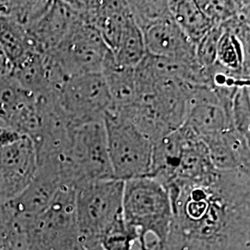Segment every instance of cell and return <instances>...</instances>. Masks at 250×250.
<instances>
[{
    "mask_svg": "<svg viewBox=\"0 0 250 250\" xmlns=\"http://www.w3.org/2000/svg\"><path fill=\"white\" fill-rule=\"evenodd\" d=\"M146 54L185 61L196 60V45L182 32L171 16L142 31Z\"/></svg>",
    "mask_w": 250,
    "mask_h": 250,
    "instance_id": "cell-12",
    "label": "cell"
},
{
    "mask_svg": "<svg viewBox=\"0 0 250 250\" xmlns=\"http://www.w3.org/2000/svg\"><path fill=\"white\" fill-rule=\"evenodd\" d=\"M135 243L136 238L126 229L122 220L103 237L100 248L102 250H133Z\"/></svg>",
    "mask_w": 250,
    "mask_h": 250,
    "instance_id": "cell-24",
    "label": "cell"
},
{
    "mask_svg": "<svg viewBox=\"0 0 250 250\" xmlns=\"http://www.w3.org/2000/svg\"><path fill=\"white\" fill-rule=\"evenodd\" d=\"M128 5L134 22L141 32L162 19L171 16L169 1L136 0L128 1Z\"/></svg>",
    "mask_w": 250,
    "mask_h": 250,
    "instance_id": "cell-20",
    "label": "cell"
},
{
    "mask_svg": "<svg viewBox=\"0 0 250 250\" xmlns=\"http://www.w3.org/2000/svg\"><path fill=\"white\" fill-rule=\"evenodd\" d=\"M103 75L110 97V109L107 113L126 116L138 99L134 69L120 67L112 59Z\"/></svg>",
    "mask_w": 250,
    "mask_h": 250,
    "instance_id": "cell-14",
    "label": "cell"
},
{
    "mask_svg": "<svg viewBox=\"0 0 250 250\" xmlns=\"http://www.w3.org/2000/svg\"><path fill=\"white\" fill-rule=\"evenodd\" d=\"M124 182L90 181L75 188V215L83 250H102L100 243L123 220Z\"/></svg>",
    "mask_w": 250,
    "mask_h": 250,
    "instance_id": "cell-3",
    "label": "cell"
},
{
    "mask_svg": "<svg viewBox=\"0 0 250 250\" xmlns=\"http://www.w3.org/2000/svg\"><path fill=\"white\" fill-rule=\"evenodd\" d=\"M104 125L113 177L125 182L148 176L153 155L151 140L127 117L107 113Z\"/></svg>",
    "mask_w": 250,
    "mask_h": 250,
    "instance_id": "cell-6",
    "label": "cell"
},
{
    "mask_svg": "<svg viewBox=\"0 0 250 250\" xmlns=\"http://www.w3.org/2000/svg\"></svg>",
    "mask_w": 250,
    "mask_h": 250,
    "instance_id": "cell-27",
    "label": "cell"
},
{
    "mask_svg": "<svg viewBox=\"0 0 250 250\" xmlns=\"http://www.w3.org/2000/svg\"><path fill=\"white\" fill-rule=\"evenodd\" d=\"M222 33L223 27L213 26L196 45L197 62L204 70L216 63L217 45Z\"/></svg>",
    "mask_w": 250,
    "mask_h": 250,
    "instance_id": "cell-23",
    "label": "cell"
},
{
    "mask_svg": "<svg viewBox=\"0 0 250 250\" xmlns=\"http://www.w3.org/2000/svg\"><path fill=\"white\" fill-rule=\"evenodd\" d=\"M183 126L202 141L233 129L228 110L215 90L208 85L191 87Z\"/></svg>",
    "mask_w": 250,
    "mask_h": 250,
    "instance_id": "cell-10",
    "label": "cell"
},
{
    "mask_svg": "<svg viewBox=\"0 0 250 250\" xmlns=\"http://www.w3.org/2000/svg\"><path fill=\"white\" fill-rule=\"evenodd\" d=\"M12 66L9 62V59L7 58L2 46L0 45V77L6 76L11 73Z\"/></svg>",
    "mask_w": 250,
    "mask_h": 250,
    "instance_id": "cell-26",
    "label": "cell"
},
{
    "mask_svg": "<svg viewBox=\"0 0 250 250\" xmlns=\"http://www.w3.org/2000/svg\"><path fill=\"white\" fill-rule=\"evenodd\" d=\"M173 221L168 250H250V172L215 170L167 188Z\"/></svg>",
    "mask_w": 250,
    "mask_h": 250,
    "instance_id": "cell-1",
    "label": "cell"
},
{
    "mask_svg": "<svg viewBox=\"0 0 250 250\" xmlns=\"http://www.w3.org/2000/svg\"><path fill=\"white\" fill-rule=\"evenodd\" d=\"M216 63L229 72L250 78V47L223 27L217 45Z\"/></svg>",
    "mask_w": 250,
    "mask_h": 250,
    "instance_id": "cell-17",
    "label": "cell"
},
{
    "mask_svg": "<svg viewBox=\"0 0 250 250\" xmlns=\"http://www.w3.org/2000/svg\"><path fill=\"white\" fill-rule=\"evenodd\" d=\"M230 118L232 128L250 140V84L239 86L232 99Z\"/></svg>",
    "mask_w": 250,
    "mask_h": 250,
    "instance_id": "cell-21",
    "label": "cell"
},
{
    "mask_svg": "<svg viewBox=\"0 0 250 250\" xmlns=\"http://www.w3.org/2000/svg\"><path fill=\"white\" fill-rule=\"evenodd\" d=\"M131 16L128 1H98L90 18L89 25L98 30L112 51Z\"/></svg>",
    "mask_w": 250,
    "mask_h": 250,
    "instance_id": "cell-15",
    "label": "cell"
},
{
    "mask_svg": "<svg viewBox=\"0 0 250 250\" xmlns=\"http://www.w3.org/2000/svg\"><path fill=\"white\" fill-rule=\"evenodd\" d=\"M37 169L36 146L26 135L0 148V204L18 197L35 178Z\"/></svg>",
    "mask_w": 250,
    "mask_h": 250,
    "instance_id": "cell-9",
    "label": "cell"
},
{
    "mask_svg": "<svg viewBox=\"0 0 250 250\" xmlns=\"http://www.w3.org/2000/svg\"><path fill=\"white\" fill-rule=\"evenodd\" d=\"M63 185L114 178L107 152L104 121L72 127L71 141L60 164Z\"/></svg>",
    "mask_w": 250,
    "mask_h": 250,
    "instance_id": "cell-4",
    "label": "cell"
},
{
    "mask_svg": "<svg viewBox=\"0 0 250 250\" xmlns=\"http://www.w3.org/2000/svg\"><path fill=\"white\" fill-rule=\"evenodd\" d=\"M198 7L209 19L213 26H221L235 15L241 1H197Z\"/></svg>",
    "mask_w": 250,
    "mask_h": 250,
    "instance_id": "cell-22",
    "label": "cell"
},
{
    "mask_svg": "<svg viewBox=\"0 0 250 250\" xmlns=\"http://www.w3.org/2000/svg\"><path fill=\"white\" fill-rule=\"evenodd\" d=\"M23 135L0 122V148L17 142Z\"/></svg>",
    "mask_w": 250,
    "mask_h": 250,
    "instance_id": "cell-25",
    "label": "cell"
},
{
    "mask_svg": "<svg viewBox=\"0 0 250 250\" xmlns=\"http://www.w3.org/2000/svg\"><path fill=\"white\" fill-rule=\"evenodd\" d=\"M169 5L173 21L195 45L213 27L209 19L198 7L197 1H169Z\"/></svg>",
    "mask_w": 250,
    "mask_h": 250,
    "instance_id": "cell-16",
    "label": "cell"
},
{
    "mask_svg": "<svg viewBox=\"0 0 250 250\" xmlns=\"http://www.w3.org/2000/svg\"><path fill=\"white\" fill-rule=\"evenodd\" d=\"M27 250H83L75 215V188L63 185L23 231Z\"/></svg>",
    "mask_w": 250,
    "mask_h": 250,
    "instance_id": "cell-5",
    "label": "cell"
},
{
    "mask_svg": "<svg viewBox=\"0 0 250 250\" xmlns=\"http://www.w3.org/2000/svg\"><path fill=\"white\" fill-rule=\"evenodd\" d=\"M54 60L66 79L83 74L103 73L113 56L95 27L76 21L52 51Z\"/></svg>",
    "mask_w": 250,
    "mask_h": 250,
    "instance_id": "cell-7",
    "label": "cell"
},
{
    "mask_svg": "<svg viewBox=\"0 0 250 250\" xmlns=\"http://www.w3.org/2000/svg\"><path fill=\"white\" fill-rule=\"evenodd\" d=\"M111 53L116 65L129 69H134L146 57V49L143 34L132 16L127 21Z\"/></svg>",
    "mask_w": 250,
    "mask_h": 250,
    "instance_id": "cell-18",
    "label": "cell"
},
{
    "mask_svg": "<svg viewBox=\"0 0 250 250\" xmlns=\"http://www.w3.org/2000/svg\"><path fill=\"white\" fill-rule=\"evenodd\" d=\"M123 220L126 229L136 238L140 250H152L147 234L156 242L167 240L173 221L172 206L166 187L150 176L124 182Z\"/></svg>",
    "mask_w": 250,
    "mask_h": 250,
    "instance_id": "cell-2",
    "label": "cell"
},
{
    "mask_svg": "<svg viewBox=\"0 0 250 250\" xmlns=\"http://www.w3.org/2000/svg\"><path fill=\"white\" fill-rule=\"evenodd\" d=\"M55 101L72 127L102 122L110 109V97L103 73L68 78L56 91Z\"/></svg>",
    "mask_w": 250,
    "mask_h": 250,
    "instance_id": "cell-8",
    "label": "cell"
},
{
    "mask_svg": "<svg viewBox=\"0 0 250 250\" xmlns=\"http://www.w3.org/2000/svg\"><path fill=\"white\" fill-rule=\"evenodd\" d=\"M0 45L11 66L28 52L38 50L26 30L14 21L5 17H0Z\"/></svg>",
    "mask_w": 250,
    "mask_h": 250,
    "instance_id": "cell-19",
    "label": "cell"
},
{
    "mask_svg": "<svg viewBox=\"0 0 250 250\" xmlns=\"http://www.w3.org/2000/svg\"><path fill=\"white\" fill-rule=\"evenodd\" d=\"M215 170L250 172V139L230 129L203 141Z\"/></svg>",
    "mask_w": 250,
    "mask_h": 250,
    "instance_id": "cell-13",
    "label": "cell"
},
{
    "mask_svg": "<svg viewBox=\"0 0 250 250\" xmlns=\"http://www.w3.org/2000/svg\"><path fill=\"white\" fill-rule=\"evenodd\" d=\"M62 186V182L58 170L49 166L39 165L30 185L18 197L4 203L22 235L27 225L45 211Z\"/></svg>",
    "mask_w": 250,
    "mask_h": 250,
    "instance_id": "cell-11",
    "label": "cell"
}]
</instances>
